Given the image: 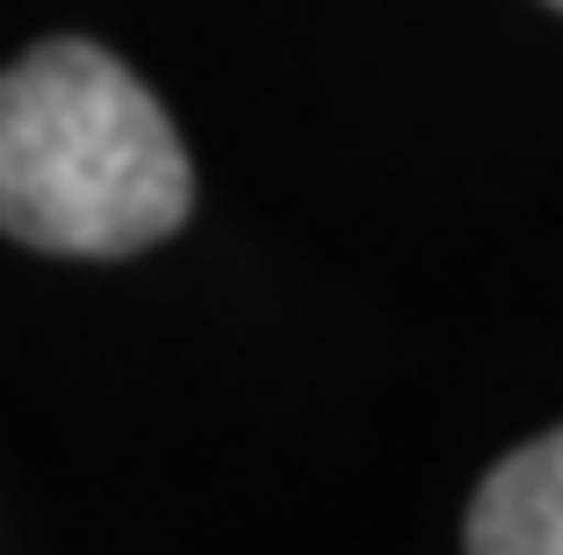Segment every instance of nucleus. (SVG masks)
Instances as JSON below:
<instances>
[{
  "instance_id": "7ed1b4c3",
  "label": "nucleus",
  "mask_w": 563,
  "mask_h": 555,
  "mask_svg": "<svg viewBox=\"0 0 563 555\" xmlns=\"http://www.w3.org/2000/svg\"><path fill=\"white\" fill-rule=\"evenodd\" d=\"M549 8H563V0H549Z\"/></svg>"
},
{
  "instance_id": "f257e3e1",
  "label": "nucleus",
  "mask_w": 563,
  "mask_h": 555,
  "mask_svg": "<svg viewBox=\"0 0 563 555\" xmlns=\"http://www.w3.org/2000/svg\"><path fill=\"white\" fill-rule=\"evenodd\" d=\"M188 152L123 58L51 36L0 73V231L117 260L188 217Z\"/></svg>"
},
{
  "instance_id": "f03ea898",
  "label": "nucleus",
  "mask_w": 563,
  "mask_h": 555,
  "mask_svg": "<svg viewBox=\"0 0 563 555\" xmlns=\"http://www.w3.org/2000/svg\"><path fill=\"white\" fill-rule=\"evenodd\" d=\"M470 555H563V425L514 447L470 498Z\"/></svg>"
}]
</instances>
